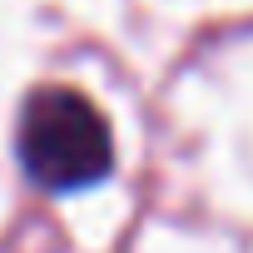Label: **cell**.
I'll use <instances>...</instances> for the list:
<instances>
[{"mask_svg": "<svg viewBox=\"0 0 253 253\" xmlns=\"http://www.w3.org/2000/svg\"><path fill=\"white\" fill-rule=\"evenodd\" d=\"M20 164L50 194H80L99 184L114 164V139L104 114L65 84L35 89L20 114Z\"/></svg>", "mask_w": 253, "mask_h": 253, "instance_id": "6da1fadb", "label": "cell"}]
</instances>
